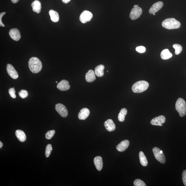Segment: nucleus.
<instances>
[{
    "instance_id": "nucleus-1",
    "label": "nucleus",
    "mask_w": 186,
    "mask_h": 186,
    "mask_svg": "<svg viewBox=\"0 0 186 186\" xmlns=\"http://www.w3.org/2000/svg\"><path fill=\"white\" fill-rule=\"evenodd\" d=\"M28 66L31 71L37 73L41 71L42 65L41 61L38 58L32 57L29 60Z\"/></svg>"
},
{
    "instance_id": "nucleus-2",
    "label": "nucleus",
    "mask_w": 186,
    "mask_h": 186,
    "mask_svg": "<svg viewBox=\"0 0 186 186\" xmlns=\"http://www.w3.org/2000/svg\"><path fill=\"white\" fill-rule=\"evenodd\" d=\"M162 26L168 30H173L180 28L181 24L174 18H167L164 20L162 24Z\"/></svg>"
},
{
    "instance_id": "nucleus-3",
    "label": "nucleus",
    "mask_w": 186,
    "mask_h": 186,
    "mask_svg": "<svg viewBox=\"0 0 186 186\" xmlns=\"http://www.w3.org/2000/svg\"><path fill=\"white\" fill-rule=\"evenodd\" d=\"M148 87L149 84L147 82L140 81L137 82L133 85L132 90L134 93H141L147 89Z\"/></svg>"
},
{
    "instance_id": "nucleus-4",
    "label": "nucleus",
    "mask_w": 186,
    "mask_h": 186,
    "mask_svg": "<svg viewBox=\"0 0 186 186\" xmlns=\"http://www.w3.org/2000/svg\"><path fill=\"white\" fill-rule=\"evenodd\" d=\"M175 109L181 117L186 115V103L183 99L179 98L175 104Z\"/></svg>"
},
{
    "instance_id": "nucleus-5",
    "label": "nucleus",
    "mask_w": 186,
    "mask_h": 186,
    "mask_svg": "<svg viewBox=\"0 0 186 186\" xmlns=\"http://www.w3.org/2000/svg\"><path fill=\"white\" fill-rule=\"evenodd\" d=\"M142 10L139 6L135 7L131 10L130 17L133 20H136L139 18L142 14Z\"/></svg>"
},
{
    "instance_id": "nucleus-6",
    "label": "nucleus",
    "mask_w": 186,
    "mask_h": 186,
    "mask_svg": "<svg viewBox=\"0 0 186 186\" xmlns=\"http://www.w3.org/2000/svg\"><path fill=\"white\" fill-rule=\"evenodd\" d=\"M55 109L61 117L65 118L68 115V111L66 107L61 103H58L55 105Z\"/></svg>"
},
{
    "instance_id": "nucleus-7",
    "label": "nucleus",
    "mask_w": 186,
    "mask_h": 186,
    "mask_svg": "<svg viewBox=\"0 0 186 186\" xmlns=\"http://www.w3.org/2000/svg\"><path fill=\"white\" fill-rule=\"evenodd\" d=\"M160 150L159 148L155 147L153 148V152L155 158L158 161L162 163H165L166 161L165 156L163 153L160 152Z\"/></svg>"
},
{
    "instance_id": "nucleus-8",
    "label": "nucleus",
    "mask_w": 186,
    "mask_h": 186,
    "mask_svg": "<svg viewBox=\"0 0 186 186\" xmlns=\"http://www.w3.org/2000/svg\"><path fill=\"white\" fill-rule=\"evenodd\" d=\"M93 17V15L90 12L85 11L80 15L79 19L82 23L85 24L90 21Z\"/></svg>"
},
{
    "instance_id": "nucleus-9",
    "label": "nucleus",
    "mask_w": 186,
    "mask_h": 186,
    "mask_svg": "<svg viewBox=\"0 0 186 186\" xmlns=\"http://www.w3.org/2000/svg\"><path fill=\"white\" fill-rule=\"evenodd\" d=\"M6 69L8 75L11 78L14 79H17L19 76L18 73L12 65L8 64Z\"/></svg>"
},
{
    "instance_id": "nucleus-10",
    "label": "nucleus",
    "mask_w": 186,
    "mask_h": 186,
    "mask_svg": "<svg viewBox=\"0 0 186 186\" xmlns=\"http://www.w3.org/2000/svg\"><path fill=\"white\" fill-rule=\"evenodd\" d=\"M165 122V118L164 116L160 115L152 119L151 121V124L152 125L161 126Z\"/></svg>"
},
{
    "instance_id": "nucleus-11",
    "label": "nucleus",
    "mask_w": 186,
    "mask_h": 186,
    "mask_svg": "<svg viewBox=\"0 0 186 186\" xmlns=\"http://www.w3.org/2000/svg\"><path fill=\"white\" fill-rule=\"evenodd\" d=\"M9 35L11 38L15 41H18L21 38V34L18 29L13 28L9 31Z\"/></svg>"
},
{
    "instance_id": "nucleus-12",
    "label": "nucleus",
    "mask_w": 186,
    "mask_h": 186,
    "mask_svg": "<svg viewBox=\"0 0 186 186\" xmlns=\"http://www.w3.org/2000/svg\"><path fill=\"white\" fill-rule=\"evenodd\" d=\"M57 87L60 90L65 91L69 90L71 86L69 84V81L65 80H63L58 83Z\"/></svg>"
},
{
    "instance_id": "nucleus-13",
    "label": "nucleus",
    "mask_w": 186,
    "mask_h": 186,
    "mask_svg": "<svg viewBox=\"0 0 186 186\" xmlns=\"http://www.w3.org/2000/svg\"><path fill=\"white\" fill-rule=\"evenodd\" d=\"M163 4L162 2L160 1L154 3L151 7L149 11V13L151 14L156 13L159 11L163 7Z\"/></svg>"
},
{
    "instance_id": "nucleus-14",
    "label": "nucleus",
    "mask_w": 186,
    "mask_h": 186,
    "mask_svg": "<svg viewBox=\"0 0 186 186\" xmlns=\"http://www.w3.org/2000/svg\"><path fill=\"white\" fill-rule=\"evenodd\" d=\"M129 141L128 140H124L117 145L116 148L119 152H123L127 149L129 145Z\"/></svg>"
},
{
    "instance_id": "nucleus-15",
    "label": "nucleus",
    "mask_w": 186,
    "mask_h": 186,
    "mask_svg": "<svg viewBox=\"0 0 186 186\" xmlns=\"http://www.w3.org/2000/svg\"><path fill=\"white\" fill-rule=\"evenodd\" d=\"M90 111L86 107L81 109L78 114V118L80 120H85L90 115Z\"/></svg>"
},
{
    "instance_id": "nucleus-16",
    "label": "nucleus",
    "mask_w": 186,
    "mask_h": 186,
    "mask_svg": "<svg viewBox=\"0 0 186 186\" xmlns=\"http://www.w3.org/2000/svg\"><path fill=\"white\" fill-rule=\"evenodd\" d=\"M106 129L109 132H112L115 130V125L113 121L111 119H108L104 123Z\"/></svg>"
},
{
    "instance_id": "nucleus-17",
    "label": "nucleus",
    "mask_w": 186,
    "mask_h": 186,
    "mask_svg": "<svg viewBox=\"0 0 186 186\" xmlns=\"http://www.w3.org/2000/svg\"><path fill=\"white\" fill-rule=\"evenodd\" d=\"M85 78L86 81L88 83H91L94 81L96 79L95 72L93 70H90L86 73Z\"/></svg>"
},
{
    "instance_id": "nucleus-18",
    "label": "nucleus",
    "mask_w": 186,
    "mask_h": 186,
    "mask_svg": "<svg viewBox=\"0 0 186 186\" xmlns=\"http://www.w3.org/2000/svg\"><path fill=\"white\" fill-rule=\"evenodd\" d=\"M94 162L97 170L100 171L103 167V161L102 157L100 156L95 157L94 159Z\"/></svg>"
},
{
    "instance_id": "nucleus-19",
    "label": "nucleus",
    "mask_w": 186,
    "mask_h": 186,
    "mask_svg": "<svg viewBox=\"0 0 186 186\" xmlns=\"http://www.w3.org/2000/svg\"><path fill=\"white\" fill-rule=\"evenodd\" d=\"M32 10L37 13H40L41 10V4L40 1L36 0L32 3Z\"/></svg>"
},
{
    "instance_id": "nucleus-20",
    "label": "nucleus",
    "mask_w": 186,
    "mask_h": 186,
    "mask_svg": "<svg viewBox=\"0 0 186 186\" xmlns=\"http://www.w3.org/2000/svg\"><path fill=\"white\" fill-rule=\"evenodd\" d=\"M15 134L17 139L21 142H24L26 139V136L23 131L17 130L15 132Z\"/></svg>"
},
{
    "instance_id": "nucleus-21",
    "label": "nucleus",
    "mask_w": 186,
    "mask_h": 186,
    "mask_svg": "<svg viewBox=\"0 0 186 186\" xmlns=\"http://www.w3.org/2000/svg\"><path fill=\"white\" fill-rule=\"evenodd\" d=\"M105 66L103 65L100 64L95 67V75L98 77H101L104 75V70Z\"/></svg>"
},
{
    "instance_id": "nucleus-22",
    "label": "nucleus",
    "mask_w": 186,
    "mask_h": 186,
    "mask_svg": "<svg viewBox=\"0 0 186 186\" xmlns=\"http://www.w3.org/2000/svg\"><path fill=\"white\" fill-rule=\"evenodd\" d=\"M49 15L50 17L51 20L54 22L58 21L59 17L58 13L57 11L53 10H50L49 11Z\"/></svg>"
},
{
    "instance_id": "nucleus-23",
    "label": "nucleus",
    "mask_w": 186,
    "mask_h": 186,
    "mask_svg": "<svg viewBox=\"0 0 186 186\" xmlns=\"http://www.w3.org/2000/svg\"><path fill=\"white\" fill-rule=\"evenodd\" d=\"M139 156L141 165L144 167L146 166L148 164V162L144 153L142 151L140 152Z\"/></svg>"
},
{
    "instance_id": "nucleus-24",
    "label": "nucleus",
    "mask_w": 186,
    "mask_h": 186,
    "mask_svg": "<svg viewBox=\"0 0 186 186\" xmlns=\"http://www.w3.org/2000/svg\"><path fill=\"white\" fill-rule=\"evenodd\" d=\"M172 54L168 49L163 50L161 52V57L163 60H167L172 57Z\"/></svg>"
},
{
    "instance_id": "nucleus-25",
    "label": "nucleus",
    "mask_w": 186,
    "mask_h": 186,
    "mask_svg": "<svg viewBox=\"0 0 186 186\" xmlns=\"http://www.w3.org/2000/svg\"><path fill=\"white\" fill-rule=\"evenodd\" d=\"M127 113V110L126 108H123L120 110L118 116V119L119 122H124L125 120V117Z\"/></svg>"
},
{
    "instance_id": "nucleus-26",
    "label": "nucleus",
    "mask_w": 186,
    "mask_h": 186,
    "mask_svg": "<svg viewBox=\"0 0 186 186\" xmlns=\"http://www.w3.org/2000/svg\"><path fill=\"white\" fill-rule=\"evenodd\" d=\"M173 47L175 49V54L177 55L180 54L182 50V46L178 44H175L173 45Z\"/></svg>"
},
{
    "instance_id": "nucleus-27",
    "label": "nucleus",
    "mask_w": 186,
    "mask_h": 186,
    "mask_svg": "<svg viewBox=\"0 0 186 186\" xmlns=\"http://www.w3.org/2000/svg\"><path fill=\"white\" fill-rule=\"evenodd\" d=\"M52 150V145L50 144H48L46 147L45 151V156L47 158L49 157L51 154V152Z\"/></svg>"
},
{
    "instance_id": "nucleus-28",
    "label": "nucleus",
    "mask_w": 186,
    "mask_h": 186,
    "mask_svg": "<svg viewBox=\"0 0 186 186\" xmlns=\"http://www.w3.org/2000/svg\"><path fill=\"white\" fill-rule=\"evenodd\" d=\"M55 131L54 130H52L48 131L45 135L46 138V139L50 140L53 137L55 134Z\"/></svg>"
},
{
    "instance_id": "nucleus-29",
    "label": "nucleus",
    "mask_w": 186,
    "mask_h": 186,
    "mask_svg": "<svg viewBox=\"0 0 186 186\" xmlns=\"http://www.w3.org/2000/svg\"><path fill=\"white\" fill-rule=\"evenodd\" d=\"M19 96L22 99L26 98L28 97V91L26 90H20V92H19Z\"/></svg>"
},
{
    "instance_id": "nucleus-30",
    "label": "nucleus",
    "mask_w": 186,
    "mask_h": 186,
    "mask_svg": "<svg viewBox=\"0 0 186 186\" xmlns=\"http://www.w3.org/2000/svg\"><path fill=\"white\" fill-rule=\"evenodd\" d=\"M134 184L135 186H146L145 183L140 179H136L134 181Z\"/></svg>"
},
{
    "instance_id": "nucleus-31",
    "label": "nucleus",
    "mask_w": 186,
    "mask_h": 186,
    "mask_svg": "<svg viewBox=\"0 0 186 186\" xmlns=\"http://www.w3.org/2000/svg\"><path fill=\"white\" fill-rule=\"evenodd\" d=\"M9 93L10 96H11L12 98L13 99L16 98V95H15L16 91H15L14 87L10 88L9 90Z\"/></svg>"
},
{
    "instance_id": "nucleus-32",
    "label": "nucleus",
    "mask_w": 186,
    "mask_h": 186,
    "mask_svg": "<svg viewBox=\"0 0 186 186\" xmlns=\"http://www.w3.org/2000/svg\"><path fill=\"white\" fill-rule=\"evenodd\" d=\"M136 50L137 52L140 53H143L145 52L146 50V48L144 47L140 46L136 48Z\"/></svg>"
},
{
    "instance_id": "nucleus-33",
    "label": "nucleus",
    "mask_w": 186,
    "mask_h": 186,
    "mask_svg": "<svg viewBox=\"0 0 186 186\" xmlns=\"http://www.w3.org/2000/svg\"><path fill=\"white\" fill-rule=\"evenodd\" d=\"M182 180L184 185L186 186V170H184L182 173Z\"/></svg>"
},
{
    "instance_id": "nucleus-34",
    "label": "nucleus",
    "mask_w": 186,
    "mask_h": 186,
    "mask_svg": "<svg viewBox=\"0 0 186 186\" xmlns=\"http://www.w3.org/2000/svg\"><path fill=\"white\" fill-rule=\"evenodd\" d=\"M5 13V12H3L1 13V14H0V26L1 27H4L5 26V25L2 23V21H1V18H2L3 15H4Z\"/></svg>"
},
{
    "instance_id": "nucleus-35",
    "label": "nucleus",
    "mask_w": 186,
    "mask_h": 186,
    "mask_svg": "<svg viewBox=\"0 0 186 186\" xmlns=\"http://www.w3.org/2000/svg\"><path fill=\"white\" fill-rule=\"evenodd\" d=\"M62 2L65 4H67V3H69L71 0H62Z\"/></svg>"
},
{
    "instance_id": "nucleus-36",
    "label": "nucleus",
    "mask_w": 186,
    "mask_h": 186,
    "mask_svg": "<svg viewBox=\"0 0 186 186\" xmlns=\"http://www.w3.org/2000/svg\"><path fill=\"white\" fill-rule=\"evenodd\" d=\"M19 0H11V2L13 3H16L18 2Z\"/></svg>"
},
{
    "instance_id": "nucleus-37",
    "label": "nucleus",
    "mask_w": 186,
    "mask_h": 186,
    "mask_svg": "<svg viewBox=\"0 0 186 186\" xmlns=\"http://www.w3.org/2000/svg\"><path fill=\"white\" fill-rule=\"evenodd\" d=\"M3 146V143L1 142V141L0 142V148H2Z\"/></svg>"
},
{
    "instance_id": "nucleus-38",
    "label": "nucleus",
    "mask_w": 186,
    "mask_h": 186,
    "mask_svg": "<svg viewBox=\"0 0 186 186\" xmlns=\"http://www.w3.org/2000/svg\"><path fill=\"white\" fill-rule=\"evenodd\" d=\"M153 15H156V13H153Z\"/></svg>"
},
{
    "instance_id": "nucleus-39",
    "label": "nucleus",
    "mask_w": 186,
    "mask_h": 186,
    "mask_svg": "<svg viewBox=\"0 0 186 186\" xmlns=\"http://www.w3.org/2000/svg\"><path fill=\"white\" fill-rule=\"evenodd\" d=\"M56 83H58V82H57V81H56Z\"/></svg>"
}]
</instances>
